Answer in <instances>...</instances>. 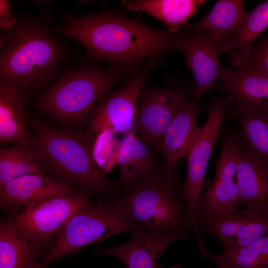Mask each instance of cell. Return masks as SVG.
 <instances>
[{"label": "cell", "mask_w": 268, "mask_h": 268, "mask_svg": "<svg viewBox=\"0 0 268 268\" xmlns=\"http://www.w3.org/2000/svg\"><path fill=\"white\" fill-rule=\"evenodd\" d=\"M54 31L73 39L84 48L87 60L106 61L123 72L143 61L174 50L176 34L151 28L139 17L113 11L84 16L62 14Z\"/></svg>", "instance_id": "6da1fadb"}, {"label": "cell", "mask_w": 268, "mask_h": 268, "mask_svg": "<svg viewBox=\"0 0 268 268\" xmlns=\"http://www.w3.org/2000/svg\"><path fill=\"white\" fill-rule=\"evenodd\" d=\"M50 14L24 13L4 35L0 55V82L32 93L51 83L65 66L68 53L55 36Z\"/></svg>", "instance_id": "7a4b0ae2"}, {"label": "cell", "mask_w": 268, "mask_h": 268, "mask_svg": "<svg viewBox=\"0 0 268 268\" xmlns=\"http://www.w3.org/2000/svg\"><path fill=\"white\" fill-rule=\"evenodd\" d=\"M31 126V147L47 173L87 196L106 199L113 195L118 181L110 180L97 166L92 136L59 130L37 120Z\"/></svg>", "instance_id": "3957f363"}, {"label": "cell", "mask_w": 268, "mask_h": 268, "mask_svg": "<svg viewBox=\"0 0 268 268\" xmlns=\"http://www.w3.org/2000/svg\"><path fill=\"white\" fill-rule=\"evenodd\" d=\"M181 185L177 173L167 176L160 170L133 182L118 181L115 192L107 200L134 232L187 229L188 207Z\"/></svg>", "instance_id": "277c9868"}, {"label": "cell", "mask_w": 268, "mask_h": 268, "mask_svg": "<svg viewBox=\"0 0 268 268\" xmlns=\"http://www.w3.org/2000/svg\"><path fill=\"white\" fill-rule=\"evenodd\" d=\"M123 72L83 64L64 66L36 97L35 106L42 114L70 127L88 122L99 102L123 79Z\"/></svg>", "instance_id": "5b68a950"}, {"label": "cell", "mask_w": 268, "mask_h": 268, "mask_svg": "<svg viewBox=\"0 0 268 268\" xmlns=\"http://www.w3.org/2000/svg\"><path fill=\"white\" fill-rule=\"evenodd\" d=\"M133 232L132 226L113 204L100 198L70 218L35 268H44L73 252L115 235Z\"/></svg>", "instance_id": "8992f818"}, {"label": "cell", "mask_w": 268, "mask_h": 268, "mask_svg": "<svg viewBox=\"0 0 268 268\" xmlns=\"http://www.w3.org/2000/svg\"><path fill=\"white\" fill-rule=\"evenodd\" d=\"M229 98L212 96L207 110V118L199 127L185 156L187 173L181 185L188 207V229L197 228V215L205 187V177L212 151L221 133L226 115L233 105Z\"/></svg>", "instance_id": "52a82bcc"}, {"label": "cell", "mask_w": 268, "mask_h": 268, "mask_svg": "<svg viewBox=\"0 0 268 268\" xmlns=\"http://www.w3.org/2000/svg\"><path fill=\"white\" fill-rule=\"evenodd\" d=\"M92 203L83 193L55 197L32 204L10 218L32 250L43 258L70 218Z\"/></svg>", "instance_id": "ba28073f"}, {"label": "cell", "mask_w": 268, "mask_h": 268, "mask_svg": "<svg viewBox=\"0 0 268 268\" xmlns=\"http://www.w3.org/2000/svg\"><path fill=\"white\" fill-rule=\"evenodd\" d=\"M194 87L168 86L141 89L135 102L136 136L157 151L162 138L178 112L193 97Z\"/></svg>", "instance_id": "9c48e42d"}, {"label": "cell", "mask_w": 268, "mask_h": 268, "mask_svg": "<svg viewBox=\"0 0 268 268\" xmlns=\"http://www.w3.org/2000/svg\"><path fill=\"white\" fill-rule=\"evenodd\" d=\"M156 61L155 57L148 59L141 72L99 102L88 121L87 134L93 137L108 131L126 134L135 128L136 100Z\"/></svg>", "instance_id": "30bf717a"}, {"label": "cell", "mask_w": 268, "mask_h": 268, "mask_svg": "<svg viewBox=\"0 0 268 268\" xmlns=\"http://www.w3.org/2000/svg\"><path fill=\"white\" fill-rule=\"evenodd\" d=\"M223 134L220 155L215 162V177L202 196L197 223L231 211L238 206L240 192L236 173L241 146L237 134L233 131L225 129Z\"/></svg>", "instance_id": "8fae6325"}, {"label": "cell", "mask_w": 268, "mask_h": 268, "mask_svg": "<svg viewBox=\"0 0 268 268\" xmlns=\"http://www.w3.org/2000/svg\"><path fill=\"white\" fill-rule=\"evenodd\" d=\"M195 232L199 238L203 234L214 237L223 251L236 250L268 234V211L236 208L198 221Z\"/></svg>", "instance_id": "7c38bea8"}, {"label": "cell", "mask_w": 268, "mask_h": 268, "mask_svg": "<svg viewBox=\"0 0 268 268\" xmlns=\"http://www.w3.org/2000/svg\"><path fill=\"white\" fill-rule=\"evenodd\" d=\"M127 243L111 248H96L97 256L108 255L121 261L127 268H163L159 261L166 249L172 243L191 238L187 229L169 232L135 231Z\"/></svg>", "instance_id": "4fadbf2b"}, {"label": "cell", "mask_w": 268, "mask_h": 268, "mask_svg": "<svg viewBox=\"0 0 268 268\" xmlns=\"http://www.w3.org/2000/svg\"><path fill=\"white\" fill-rule=\"evenodd\" d=\"M174 50L182 52L194 77L193 99L198 100L220 80L224 67L217 49L201 33H177Z\"/></svg>", "instance_id": "5bb4252c"}, {"label": "cell", "mask_w": 268, "mask_h": 268, "mask_svg": "<svg viewBox=\"0 0 268 268\" xmlns=\"http://www.w3.org/2000/svg\"><path fill=\"white\" fill-rule=\"evenodd\" d=\"M77 193H80L55 177L48 175H27L0 188V206L1 210H23L32 204L51 198Z\"/></svg>", "instance_id": "9a60e30c"}, {"label": "cell", "mask_w": 268, "mask_h": 268, "mask_svg": "<svg viewBox=\"0 0 268 268\" xmlns=\"http://www.w3.org/2000/svg\"><path fill=\"white\" fill-rule=\"evenodd\" d=\"M203 107L193 99L185 102L168 127L157 152L162 158L161 170L167 176L177 173L175 168L187 153L200 126L199 114Z\"/></svg>", "instance_id": "2e32d148"}, {"label": "cell", "mask_w": 268, "mask_h": 268, "mask_svg": "<svg viewBox=\"0 0 268 268\" xmlns=\"http://www.w3.org/2000/svg\"><path fill=\"white\" fill-rule=\"evenodd\" d=\"M248 13L245 9L244 0H218L204 17L194 24H186L183 28L190 32L201 34L218 51L238 37Z\"/></svg>", "instance_id": "e0dca14e"}, {"label": "cell", "mask_w": 268, "mask_h": 268, "mask_svg": "<svg viewBox=\"0 0 268 268\" xmlns=\"http://www.w3.org/2000/svg\"><path fill=\"white\" fill-rule=\"evenodd\" d=\"M218 90L233 103L268 109V75L247 68L224 67Z\"/></svg>", "instance_id": "ac0fdd59"}, {"label": "cell", "mask_w": 268, "mask_h": 268, "mask_svg": "<svg viewBox=\"0 0 268 268\" xmlns=\"http://www.w3.org/2000/svg\"><path fill=\"white\" fill-rule=\"evenodd\" d=\"M238 205L268 211V164L241 147L236 173Z\"/></svg>", "instance_id": "d6986e66"}, {"label": "cell", "mask_w": 268, "mask_h": 268, "mask_svg": "<svg viewBox=\"0 0 268 268\" xmlns=\"http://www.w3.org/2000/svg\"><path fill=\"white\" fill-rule=\"evenodd\" d=\"M25 93L0 82V143H13L31 147L33 135L26 125Z\"/></svg>", "instance_id": "ffe728a7"}, {"label": "cell", "mask_w": 268, "mask_h": 268, "mask_svg": "<svg viewBox=\"0 0 268 268\" xmlns=\"http://www.w3.org/2000/svg\"><path fill=\"white\" fill-rule=\"evenodd\" d=\"M227 115L238 124L241 147L268 164V109L235 103Z\"/></svg>", "instance_id": "44dd1931"}, {"label": "cell", "mask_w": 268, "mask_h": 268, "mask_svg": "<svg viewBox=\"0 0 268 268\" xmlns=\"http://www.w3.org/2000/svg\"><path fill=\"white\" fill-rule=\"evenodd\" d=\"M151 151L136 136L134 128L126 133L115 158L120 170L118 182H133L160 171Z\"/></svg>", "instance_id": "7402d4cb"}, {"label": "cell", "mask_w": 268, "mask_h": 268, "mask_svg": "<svg viewBox=\"0 0 268 268\" xmlns=\"http://www.w3.org/2000/svg\"><path fill=\"white\" fill-rule=\"evenodd\" d=\"M204 0H134L122 1L127 9L146 13L163 22L167 32L176 34L181 25L186 24Z\"/></svg>", "instance_id": "603a6c76"}, {"label": "cell", "mask_w": 268, "mask_h": 268, "mask_svg": "<svg viewBox=\"0 0 268 268\" xmlns=\"http://www.w3.org/2000/svg\"><path fill=\"white\" fill-rule=\"evenodd\" d=\"M197 242L203 258L216 268H268V234L246 247L218 255L211 253L201 238Z\"/></svg>", "instance_id": "cb8c5ba5"}, {"label": "cell", "mask_w": 268, "mask_h": 268, "mask_svg": "<svg viewBox=\"0 0 268 268\" xmlns=\"http://www.w3.org/2000/svg\"><path fill=\"white\" fill-rule=\"evenodd\" d=\"M40 257L14 227L10 216L0 224V268H35Z\"/></svg>", "instance_id": "d4e9b609"}, {"label": "cell", "mask_w": 268, "mask_h": 268, "mask_svg": "<svg viewBox=\"0 0 268 268\" xmlns=\"http://www.w3.org/2000/svg\"><path fill=\"white\" fill-rule=\"evenodd\" d=\"M30 174L47 175L32 147L16 144L0 148V188L7 183Z\"/></svg>", "instance_id": "484cf974"}, {"label": "cell", "mask_w": 268, "mask_h": 268, "mask_svg": "<svg viewBox=\"0 0 268 268\" xmlns=\"http://www.w3.org/2000/svg\"><path fill=\"white\" fill-rule=\"evenodd\" d=\"M268 26V0L249 11L244 25L238 37L218 50L219 54L229 52L235 49L241 50L235 55L247 56L251 49L253 42L258 38Z\"/></svg>", "instance_id": "4316f807"}, {"label": "cell", "mask_w": 268, "mask_h": 268, "mask_svg": "<svg viewBox=\"0 0 268 268\" xmlns=\"http://www.w3.org/2000/svg\"><path fill=\"white\" fill-rule=\"evenodd\" d=\"M231 61L236 67L268 75V31L258 37L247 56L233 55Z\"/></svg>", "instance_id": "83f0119b"}, {"label": "cell", "mask_w": 268, "mask_h": 268, "mask_svg": "<svg viewBox=\"0 0 268 268\" xmlns=\"http://www.w3.org/2000/svg\"><path fill=\"white\" fill-rule=\"evenodd\" d=\"M18 20L11 8L9 1L0 0V27L8 31L12 29L17 24Z\"/></svg>", "instance_id": "f1b7e54d"}, {"label": "cell", "mask_w": 268, "mask_h": 268, "mask_svg": "<svg viewBox=\"0 0 268 268\" xmlns=\"http://www.w3.org/2000/svg\"><path fill=\"white\" fill-rule=\"evenodd\" d=\"M36 1L37 5L44 9L50 7L53 3V1L50 0H37Z\"/></svg>", "instance_id": "f546056e"}, {"label": "cell", "mask_w": 268, "mask_h": 268, "mask_svg": "<svg viewBox=\"0 0 268 268\" xmlns=\"http://www.w3.org/2000/svg\"><path fill=\"white\" fill-rule=\"evenodd\" d=\"M171 268H182L181 266L179 264H176L171 267Z\"/></svg>", "instance_id": "4dcf8cb0"}]
</instances>
